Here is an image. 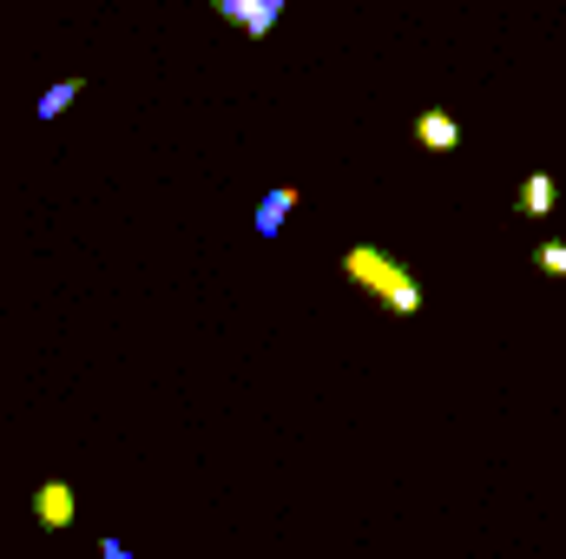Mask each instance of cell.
Instances as JSON below:
<instances>
[{"label":"cell","instance_id":"5","mask_svg":"<svg viewBox=\"0 0 566 559\" xmlns=\"http://www.w3.org/2000/svg\"><path fill=\"white\" fill-rule=\"evenodd\" d=\"M290 204H296V184H277V191L258 204V238H277L283 218H290Z\"/></svg>","mask_w":566,"mask_h":559},{"label":"cell","instance_id":"3","mask_svg":"<svg viewBox=\"0 0 566 559\" xmlns=\"http://www.w3.org/2000/svg\"><path fill=\"white\" fill-rule=\"evenodd\" d=\"M416 145L434 151V158H448V151L461 145V126H454L448 113H422V119H416Z\"/></svg>","mask_w":566,"mask_h":559},{"label":"cell","instance_id":"9","mask_svg":"<svg viewBox=\"0 0 566 559\" xmlns=\"http://www.w3.org/2000/svg\"><path fill=\"white\" fill-rule=\"evenodd\" d=\"M211 7H218V13H224V20H238V27H244V20H251V7H258V0H211Z\"/></svg>","mask_w":566,"mask_h":559},{"label":"cell","instance_id":"10","mask_svg":"<svg viewBox=\"0 0 566 559\" xmlns=\"http://www.w3.org/2000/svg\"><path fill=\"white\" fill-rule=\"evenodd\" d=\"M99 553H106V559H133V553H126V540H106Z\"/></svg>","mask_w":566,"mask_h":559},{"label":"cell","instance_id":"7","mask_svg":"<svg viewBox=\"0 0 566 559\" xmlns=\"http://www.w3.org/2000/svg\"><path fill=\"white\" fill-rule=\"evenodd\" d=\"M277 13H283V0H258V7H251V20H244V33H251V40H264V33L277 27Z\"/></svg>","mask_w":566,"mask_h":559},{"label":"cell","instance_id":"6","mask_svg":"<svg viewBox=\"0 0 566 559\" xmlns=\"http://www.w3.org/2000/svg\"><path fill=\"white\" fill-rule=\"evenodd\" d=\"M80 86H86V80H60V86H46V93H40V106H33V119H40V126H53V119L80 99Z\"/></svg>","mask_w":566,"mask_h":559},{"label":"cell","instance_id":"2","mask_svg":"<svg viewBox=\"0 0 566 559\" xmlns=\"http://www.w3.org/2000/svg\"><path fill=\"white\" fill-rule=\"evenodd\" d=\"M33 520H40L46 534H66V527H73V487H66V481H40V494H33Z\"/></svg>","mask_w":566,"mask_h":559},{"label":"cell","instance_id":"4","mask_svg":"<svg viewBox=\"0 0 566 559\" xmlns=\"http://www.w3.org/2000/svg\"><path fill=\"white\" fill-rule=\"evenodd\" d=\"M554 204H560V184H554L547 171H534V178L521 184V211H527V218H547Z\"/></svg>","mask_w":566,"mask_h":559},{"label":"cell","instance_id":"1","mask_svg":"<svg viewBox=\"0 0 566 559\" xmlns=\"http://www.w3.org/2000/svg\"><path fill=\"white\" fill-rule=\"evenodd\" d=\"M343 277L363 283V289H369L389 316H416V309H422V283L409 277L389 251H376V244H356V251L343 257Z\"/></svg>","mask_w":566,"mask_h":559},{"label":"cell","instance_id":"8","mask_svg":"<svg viewBox=\"0 0 566 559\" xmlns=\"http://www.w3.org/2000/svg\"><path fill=\"white\" fill-rule=\"evenodd\" d=\"M534 264H541L547 277H566V244H541V251H534Z\"/></svg>","mask_w":566,"mask_h":559}]
</instances>
